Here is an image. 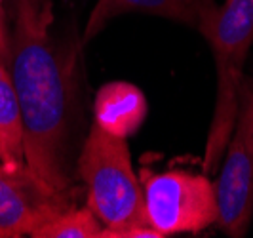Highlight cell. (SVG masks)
Returning <instances> with one entry per match:
<instances>
[{
    "mask_svg": "<svg viewBox=\"0 0 253 238\" xmlns=\"http://www.w3.org/2000/svg\"><path fill=\"white\" fill-rule=\"evenodd\" d=\"M53 21L51 0H12L8 65L21 111L27 168L50 190L71 196L67 154L76 51L55 40Z\"/></svg>",
    "mask_w": 253,
    "mask_h": 238,
    "instance_id": "cell-1",
    "label": "cell"
},
{
    "mask_svg": "<svg viewBox=\"0 0 253 238\" xmlns=\"http://www.w3.org/2000/svg\"><path fill=\"white\" fill-rule=\"evenodd\" d=\"M213 51L217 71V99L208 132L202 174H213L240 113L242 73L253 42V0H227L217 13L200 27Z\"/></svg>",
    "mask_w": 253,
    "mask_h": 238,
    "instance_id": "cell-2",
    "label": "cell"
},
{
    "mask_svg": "<svg viewBox=\"0 0 253 238\" xmlns=\"http://www.w3.org/2000/svg\"><path fill=\"white\" fill-rule=\"evenodd\" d=\"M76 172L88 190V206L105 231L149 225L143 189L131 164L126 139L93 122L80 150Z\"/></svg>",
    "mask_w": 253,
    "mask_h": 238,
    "instance_id": "cell-3",
    "label": "cell"
},
{
    "mask_svg": "<svg viewBox=\"0 0 253 238\" xmlns=\"http://www.w3.org/2000/svg\"><path fill=\"white\" fill-rule=\"evenodd\" d=\"M141 189L147 223L162 237L196 235L219 219L215 185L206 174L147 170L141 176Z\"/></svg>",
    "mask_w": 253,
    "mask_h": 238,
    "instance_id": "cell-4",
    "label": "cell"
},
{
    "mask_svg": "<svg viewBox=\"0 0 253 238\" xmlns=\"http://www.w3.org/2000/svg\"><path fill=\"white\" fill-rule=\"evenodd\" d=\"M234 124L215 185L219 227L232 238H242L253 217V97L248 94Z\"/></svg>",
    "mask_w": 253,
    "mask_h": 238,
    "instance_id": "cell-5",
    "label": "cell"
},
{
    "mask_svg": "<svg viewBox=\"0 0 253 238\" xmlns=\"http://www.w3.org/2000/svg\"><path fill=\"white\" fill-rule=\"evenodd\" d=\"M71 206V196L50 190L25 162H0V238L31 237Z\"/></svg>",
    "mask_w": 253,
    "mask_h": 238,
    "instance_id": "cell-6",
    "label": "cell"
},
{
    "mask_svg": "<svg viewBox=\"0 0 253 238\" xmlns=\"http://www.w3.org/2000/svg\"><path fill=\"white\" fill-rule=\"evenodd\" d=\"M215 0H95L84 31V42H89L105 25L124 13H151L171 19L196 31L217 13Z\"/></svg>",
    "mask_w": 253,
    "mask_h": 238,
    "instance_id": "cell-7",
    "label": "cell"
},
{
    "mask_svg": "<svg viewBox=\"0 0 253 238\" xmlns=\"http://www.w3.org/2000/svg\"><path fill=\"white\" fill-rule=\"evenodd\" d=\"M145 94L131 82L114 80L97 90L93 101V122L116 138L133 136L147 118Z\"/></svg>",
    "mask_w": 253,
    "mask_h": 238,
    "instance_id": "cell-8",
    "label": "cell"
},
{
    "mask_svg": "<svg viewBox=\"0 0 253 238\" xmlns=\"http://www.w3.org/2000/svg\"><path fill=\"white\" fill-rule=\"evenodd\" d=\"M8 21L4 8L0 10V162L23 164V122L19 101L10 75Z\"/></svg>",
    "mask_w": 253,
    "mask_h": 238,
    "instance_id": "cell-9",
    "label": "cell"
},
{
    "mask_svg": "<svg viewBox=\"0 0 253 238\" xmlns=\"http://www.w3.org/2000/svg\"><path fill=\"white\" fill-rule=\"evenodd\" d=\"M103 225L88 206H71L40 225L33 238H101Z\"/></svg>",
    "mask_w": 253,
    "mask_h": 238,
    "instance_id": "cell-10",
    "label": "cell"
},
{
    "mask_svg": "<svg viewBox=\"0 0 253 238\" xmlns=\"http://www.w3.org/2000/svg\"><path fill=\"white\" fill-rule=\"evenodd\" d=\"M2 8H4V0H0V10H2Z\"/></svg>",
    "mask_w": 253,
    "mask_h": 238,
    "instance_id": "cell-11",
    "label": "cell"
},
{
    "mask_svg": "<svg viewBox=\"0 0 253 238\" xmlns=\"http://www.w3.org/2000/svg\"><path fill=\"white\" fill-rule=\"evenodd\" d=\"M252 97H253V92H252Z\"/></svg>",
    "mask_w": 253,
    "mask_h": 238,
    "instance_id": "cell-12",
    "label": "cell"
}]
</instances>
